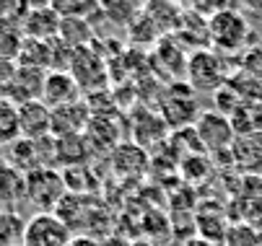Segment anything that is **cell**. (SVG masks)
<instances>
[{"label": "cell", "instance_id": "6da1fadb", "mask_svg": "<svg viewBox=\"0 0 262 246\" xmlns=\"http://www.w3.org/2000/svg\"><path fill=\"white\" fill-rule=\"evenodd\" d=\"M208 26H210V50H215L223 57L252 47L247 42L252 37V23L239 11V6L226 3L215 16L208 18Z\"/></svg>", "mask_w": 262, "mask_h": 246}, {"label": "cell", "instance_id": "7a4b0ae2", "mask_svg": "<svg viewBox=\"0 0 262 246\" xmlns=\"http://www.w3.org/2000/svg\"><path fill=\"white\" fill-rule=\"evenodd\" d=\"M229 81V65L226 57L218 55L215 50H200V52H190L187 57V73H184V83L192 91H218Z\"/></svg>", "mask_w": 262, "mask_h": 246}, {"label": "cell", "instance_id": "3957f363", "mask_svg": "<svg viewBox=\"0 0 262 246\" xmlns=\"http://www.w3.org/2000/svg\"><path fill=\"white\" fill-rule=\"evenodd\" d=\"M68 194L62 171L42 166L26 174V202L36 207V213H55L62 197Z\"/></svg>", "mask_w": 262, "mask_h": 246}, {"label": "cell", "instance_id": "277c9868", "mask_svg": "<svg viewBox=\"0 0 262 246\" xmlns=\"http://www.w3.org/2000/svg\"><path fill=\"white\" fill-rule=\"evenodd\" d=\"M68 73L73 76V81L78 83V88H81L83 96L99 93V91H104L106 83H109L106 65H104V57L99 55L96 44L81 47V50L73 52V62H70Z\"/></svg>", "mask_w": 262, "mask_h": 246}, {"label": "cell", "instance_id": "5b68a950", "mask_svg": "<svg viewBox=\"0 0 262 246\" xmlns=\"http://www.w3.org/2000/svg\"><path fill=\"white\" fill-rule=\"evenodd\" d=\"M161 117L174 130H184L190 122H195V117H200L195 91L184 81H177L161 93Z\"/></svg>", "mask_w": 262, "mask_h": 246}, {"label": "cell", "instance_id": "8992f818", "mask_svg": "<svg viewBox=\"0 0 262 246\" xmlns=\"http://www.w3.org/2000/svg\"><path fill=\"white\" fill-rule=\"evenodd\" d=\"M73 241V231L55 213H34L26 218L24 246H68Z\"/></svg>", "mask_w": 262, "mask_h": 246}, {"label": "cell", "instance_id": "52a82bcc", "mask_svg": "<svg viewBox=\"0 0 262 246\" xmlns=\"http://www.w3.org/2000/svg\"><path fill=\"white\" fill-rule=\"evenodd\" d=\"M195 132L200 137V143L205 151H229L236 140V132H234V125L226 114H221L215 109L210 112H203L198 119H195Z\"/></svg>", "mask_w": 262, "mask_h": 246}, {"label": "cell", "instance_id": "ba28073f", "mask_svg": "<svg viewBox=\"0 0 262 246\" xmlns=\"http://www.w3.org/2000/svg\"><path fill=\"white\" fill-rule=\"evenodd\" d=\"M45 81H47V70H36V67H16V76L11 78V83L0 91V96L11 99L16 107L29 101H42V91H45Z\"/></svg>", "mask_w": 262, "mask_h": 246}, {"label": "cell", "instance_id": "9c48e42d", "mask_svg": "<svg viewBox=\"0 0 262 246\" xmlns=\"http://www.w3.org/2000/svg\"><path fill=\"white\" fill-rule=\"evenodd\" d=\"M60 23L62 18L52 8V3H29V13L21 23L24 37L39 39V42H52L60 37Z\"/></svg>", "mask_w": 262, "mask_h": 246}, {"label": "cell", "instance_id": "30bf717a", "mask_svg": "<svg viewBox=\"0 0 262 246\" xmlns=\"http://www.w3.org/2000/svg\"><path fill=\"white\" fill-rule=\"evenodd\" d=\"M229 156L244 177H262V132L236 135Z\"/></svg>", "mask_w": 262, "mask_h": 246}, {"label": "cell", "instance_id": "8fae6325", "mask_svg": "<svg viewBox=\"0 0 262 246\" xmlns=\"http://www.w3.org/2000/svg\"><path fill=\"white\" fill-rule=\"evenodd\" d=\"M18 122H21V137L42 140L52 135V109L42 101H29L18 107Z\"/></svg>", "mask_w": 262, "mask_h": 246}, {"label": "cell", "instance_id": "7c38bea8", "mask_svg": "<svg viewBox=\"0 0 262 246\" xmlns=\"http://www.w3.org/2000/svg\"><path fill=\"white\" fill-rule=\"evenodd\" d=\"M91 122V109L81 99L68 107L52 109V137H65V135H83V130Z\"/></svg>", "mask_w": 262, "mask_h": 246}, {"label": "cell", "instance_id": "4fadbf2b", "mask_svg": "<svg viewBox=\"0 0 262 246\" xmlns=\"http://www.w3.org/2000/svg\"><path fill=\"white\" fill-rule=\"evenodd\" d=\"M81 99H83V93H81L78 83L73 81L70 73H47L45 91H42V104H47L50 109H60V107L76 104Z\"/></svg>", "mask_w": 262, "mask_h": 246}, {"label": "cell", "instance_id": "5bb4252c", "mask_svg": "<svg viewBox=\"0 0 262 246\" xmlns=\"http://www.w3.org/2000/svg\"><path fill=\"white\" fill-rule=\"evenodd\" d=\"M0 202L13 213H21V202H26V174L6 161L0 163Z\"/></svg>", "mask_w": 262, "mask_h": 246}, {"label": "cell", "instance_id": "9a60e30c", "mask_svg": "<svg viewBox=\"0 0 262 246\" xmlns=\"http://www.w3.org/2000/svg\"><path fill=\"white\" fill-rule=\"evenodd\" d=\"M60 39L73 50H81V47H91L96 37H94V29H91L89 21H83V18H62Z\"/></svg>", "mask_w": 262, "mask_h": 246}, {"label": "cell", "instance_id": "2e32d148", "mask_svg": "<svg viewBox=\"0 0 262 246\" xmlns=\"http://www.w3.org/2000/svg\"><path fill=\"white\" fill-rule=\"evenodd\" d=\"M16 65L21 67H36V70H47L50 73V42H39V39H24Z\"/></svg>", "mask_w": 262, "mask_h": 246}, {"label": "cell", "instance_id": "e0dca14e", "mask_svg": "<svg viewBox=\"0 0 262 246\" xmlns=\"http://www.w3.org/2000/svg\"><path fill=\"white\" fill-rule=\"evenodd\" d=\"M21 137V122H18V107L6 99V96H0V145H11L16 143V140Z\"/></svg>", "mask_w": 262, "mask_h": 246}, {"label": "cell", "instance_id": "ac0fdd59", "mask_svg": "<svg viewBox=\"0 0 262 246\" xmlns=\"http://www.w3.org/2000/svg\"><path fill=\"white\" fill-rule=\"evenodd\" d=\"M24 29L13 21H0V60H13L18 57V50L24 44Z\"/></svg>", "mask_w": 262, "mask_h": 246}, {"label": "cell", "instance_id": "d6986e66", "mask_svg": "<svg viewBox=\"0 0 262 246\" xmlns=\"http://www.w3.org/2000/svg\"><path fill=\"white\" fill-rule=\"evenodd\" d=\"M24 228L26 220L21 218V213L6 210L0 215V246H24Z\"/></svg>", "mask_w": 262, "mask_h": 246}, {"label": "cell", "instance_id": "ffe728a7", "mask_svg": "<svg viewBox=\"0 0 262 246\" xmlns=\"http://www.w3.org/2000/svg\"><path fill=\"white\" fill-rule=\"evenodd\" d=\"M223 246H257V231L249 228L247 223L229 226V233H226Z\"/></svg>", "mask_w": 262, "mask_h": 246}, {"label": "cell", "instance_id": "44dd1931", "mask_svg": "<svg viewBox=\"0 0 262 246\" xmlns=\"http://www.w3.org/2000/svg\"><path fill=\"white\" fill-rule=\"evenodd\" d=\"M242 223H247L249 228H254L257 233L262 231V200H249L244 213H242Z\"/></svg>", "mask_w": 262, "mask_h": 246}, {"label": "cell", "instance_id": "7402d4cb", "mask_svg": "<svg viewBox=\"0 0 262 246\" xmlns=\"http://www.w3.org/2000/svg\"><path fill=\"white\" fill-rule=\"evenodd\" d=\"M16 62L13 60H0V91H3L8 83H11V78L16 76Z\"/></svg>", "mask_w": 262, "mask_h": 246}, {"label": "cell", "instance_id": "603a6c76", "mask_svg": "<svg viewBox=\"0 0 262 246\" xmlns=\"http://www.w3.org/2000/svg\"><path fill=\"white\" fill-rule=\"evenodd\" d=\"M239 11L252 21V18H257V21H262V0H254V3H239Z\"/></svg>", "mask_w": 262, "mask_h": 246}, {"label": "cell", "instance_id": "cb8c5ba5", "mask_svg": "<svg viewBox=\"0 0 262 246\" xmlns=\"http://www.w3.org/2000/svg\"><path fill=\"white\" fill-rule=\"evenodd\" d=\"M68 246H101L99 241H94L91 236H73V241Z\"/></svg>", "mask_w": 262, "mask_h": 246}, {"label": "cell", "instance_id": "d4e9b609", "mask_svg": "<svg viewBox=\"0 0 262 246\" xmlns=\"http://www.w3.org/2000/svg\"><path fill=\"white\" fill-rule=\"evenodd\" d=\"M184 246H215V243H210V241H205V238L200 236V238H190Z\"/></svg>", "mask_w": 262, "mask_h": 246}, {"label": "cell", "instance_id": "484cf974", "mask_svg": "<svg viewBox=\"0 0 262 246\" xmlns=\"http://www.w3.org/2000/svg\"><path fill=\"white\" fill-rule=\"evenodd\" d=\"M257 246H262V231L257 233Z\"/></svg>", "mask_w": 262, "mask_h": 246}, {"label": "cell", "instance_id": "4316f807", "mask_svg": "<svg viewBox=\"0 0 262 246\" xmlns=\"http://www.w3.org/2000/svg\"><path fill=\"white\" fill-rule=\"evenodd\" d=\"M6 213V207H3V202H0V215H3Z\"/></svg>", "mask_w": 262, "mask_h": 246}, {"label": "cell", "instance_id": "83f0119b", "mask_svg": "<svg viewBox=\"0 0 262 246\" xmlns=\"http://www.w3.org/2000/svg\"><path fill=\"white\" fill-rule=\"evenodd\" d=\"M0 163H3V158H0Z\"/></svg>", "mask_w": 262, "mask_h": 246}]
</instances>
